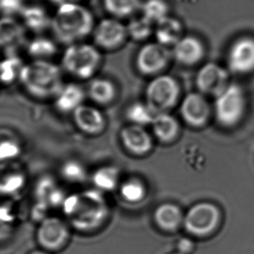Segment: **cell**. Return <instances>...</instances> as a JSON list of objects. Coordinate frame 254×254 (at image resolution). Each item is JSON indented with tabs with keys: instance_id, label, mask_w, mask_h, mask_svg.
<instances>
[{
	"instance_id": "cell-15",
	"label": "cell",
	"mask_w": 254,
	"mask_h": 254,
	"mask_svg": "<svg viewBox=\"0 0 254 254\" xmlns=\"http://www.w3.org/2000/svg\"><path fill=\"white\" fill-rule=\"evenodd\" d=\"M67 194L60 186V181L50 176H44L39 179L33 190L34 200L45 204L51 210L54 208L61 210Z\"/></svg>"
},
{
	"instance_id": "cell-35",
	"label": "cell",
	"mask_w": 254,
	"mask_h": 254,
	"mask_svg": "<svg viewBox=\"0 0 254 254\" xmlns=\"http://www.w3.org/2000/svg\"><path fill=\"white\" fill-rule=\"evenodd\" d=\"M145 187L136 180H128L120 187V195L126 201L135 203L141 200L145 196Z\"/></svg>"
},
{
	"instance_id": "cell-14",
	"label": "cell",
	"mask_w": 254,
	"mask_h": 254,
	"mask_svg": "<svg viewBox=\"0 0 254 254\" xmlns=\"http://www.w3.org/2000/svg\"><path fill=\"white\" fill-rule=\"evenodd\" d=\"M228 80L226 69L217 64L208 63L198 71L196 83L200 92L217 97L230 85Z\"/></svg>"
},
{
	"instance_id": "cell-13",
	"label": "cell",
	"mask_w": 254,
	"mask_h": 254,
	"mask_svg": "<svg viewBox=\"0 0 254 254\" xmlns=\"http://www.w3.org/2000/svg\"><path fill=\"white\" fill-rule=\"evenodd\" d=\"M230 70L247 74L254 70V39L244 37L233 43L228 54Z\"/></svg>"
},
{
	"instance_id": "cell-21",
	"label": "cell",
	"mask_w": 254,
	"mask_h": 254,
	"mask_svg": "<svg viewBox=\"0 0 254 254\" xmlns=\"http://www.w3.org/2000/svg\"><path fill=\"white\" fill-rule=\"evenodd\" d=\"M121 140L125 147L133 153L143 154L152 148V139L143 127L131 125L121 131Z\"/></svg>"
},
{
	"instance_id": "cell-27",
	"label": "cell",
	"mask_w": 254,
	"mask_h": 254,
	"mask_svg": "<svg viewBox=\"0 0 254 254\" xmlns=\"http://www.w3.org/2000/svg\"><path fill=\"white\" fill-rule=\"evenodd\" d=\"M119 170L111 166H100L92 172L90 176L93 188L103 193L114 190L119 185Z\"/></svg>"
},
{
	"instance_id": "cell-33",
	"label": "cell",
	"mask_w": 254,
	"mask_h": 254,
	"mask_svg": "<svg viewBox=\"0 0 254 254\" xmlns=\"http://www.w3.org/2000/svg\"><path fill=\"white\" fill-rule=\"evenodd\" d=\"M106 11L114 18H126L140 6V0H102Z\"/></svg>"
},
{
	"instance_id": "cell-30",
	"label": "cell",
	"mask_w": 254,
	"mask_h": 254,
	"mask_svg": "<svg viewBox=\"0 0 254 254\" xmlns=\"http://www.w3.org/2000/svg\"><path fill=\"white\" fill-rule=\"evenodd\" d=\"M152 125L156 136L162 141L172 140L176 137L179 131V124L177 120L167 113H158Z\"/></svg>"
},
{
	"instance_id": "cell-41",
	"label": "cell",
	"mask_w": 254,
	"mask_h": 254,
	"mask_svg": "<svg viewBox=\"0 0 254 254\" xmlns=\"http://www.w3.org/2000/svg\"></svg>"
},
{
	"instance_id": "cell-11",
	"label": "cell",
	"mask_w": 254,
	"mask_h": 254,
	"mask_svg": "<svg viewBox=\"0 0 254 254\" xmlns=\"http://www.w3.org/2000/svg\"><path fill=\"white\" fill-rule=\"evenodd\" d=\"M169 60V51L166 46L159 43H151L143 46L138 52L136 64L141 73L152 75L162 71Z\"/></svg>"
},
{
	"instance_id": "cell-20",
	"label": "cell",
	"mask_w": 254,
	"mask_h": 254,
	"mask_svg": "<svg viewBox=\"0 0 254 254\" xmlns=\"http://www.w3.org/2000/svg\"><path fill=\"white\" fill-rule=\"evenodd\" d=\"M204 54L205 48L201 41L191 36L184 37L173 46V56L177 61L187 65L198 63Z\"/></svg>"
},
{
	"instance_id": "cell-18",
	"label": "cell",
	"mask_w": 254,
	"mask_h": 254,
	"mask_svg": "<svg viewBox=\"0 0 254 254\" xmlns=\"http://www.w3.org/2000/svg\"><path fill=\"white\" fill-rule=\"evenodd\" d=\"M19 17L25 29L38 35L51 29L53 15L42 4H26Z\"/></svg>"
},
{
	"instance_id": "cell-19",
	"label": "cell",
	"mask_w": 254,
	"mask_h": 254,
	"mask_svg": "<svg viewBox=\"0 0 254 254\" xmlns=\"http://www.w3.org/2000/svg\"><path fill=\"white\" fill-rule=\"evenodd\" d=\"M15 163L4 164L0 171V196H17L25 188L26 174L20 167L14 166Z\"/></svg>"
},
{
	"instance_id": "cell-23",
	"label": "cell",
	"mask_w": 254,
	"mask_h": 254,
	"mask_svg": "<svg viewBox=\"0 0 254 254\" xmlns=\"http://www.w3.org/2000/svg\"><path fill=\"white\" fill-rule=\"evenodd\" d=\"M89 173L85 164L78 159H67L64 161L59 170V180L71 186H83L90 180Z\"/></svg>"
},
{
	"instance_id": "cell-3",
	"label": "cell",
	"mask_w": 254,
	"mask_h": 254,
	"mask_svg": "<svg viewBox=\"0 0 254 254\" xmlns=\"http://www.w3.org/2000/svg\"><path fill=\"white\" fill-rule=\"evenodd\" d=\"M19 83L29 95L39 100L54 99L63 87V70L52 60L25 63Z\"/></svg>"
},
{
	"instance_id": "cell-12",
	"label": "cell",
	"mask_w": 254,
	"mask_h": 254,
	"mask_svg": "<svg viewBox=\"0 0 254 254\" xmlns=\"http://www.w3.org/2000/svg\"><path fill=\"white\" fill-rule=\"evenodd\" d=\"M26 32L20 20L13 17L0 16V49L7 54H17V52L26 46Z\"/></svg>"
},
{
	"instance_id": "cell-39",
	"label": "cell",
	"mask_w": 254,
	"mask_h": 254,
	"mask_svg": "<svg viewBox=\"0 0 254 254\" xmlns=\"http://www.w3.org/2000/svg\"><path fill=\"white\" fill-rule=\"evenodd\" d=\"M27 254H53L47 252V251L43 250L41 248H36L34 250L30 251Z\"/></svg>"
},
{
	"instance_id": "cell-38",
	"label": "cell",
	"mask_w": 254,
	"mask_h": 254,
	"mask_svg": "<svg viewBox=\"0 0 254 254\" xmlns=\"http://www.w3.org/2000/svg\"><path fill=\"white\" fill-rule=\"evenodd\" d=\"M179 247H180V254H186L192 250V244L190 240H181Z\"/></svg>"
},
{
	"instance_id": "cell-34",
	"label": "cell",
	"mask_w": 254,
	"mask_h": 254,
	"mask_svg": "<svg viewBox=\"0 0 254 254\" xmlns=\"http://www.w3.org/2000/svg\"><path fill=\"white\" fill-rule=\"evenodd\" d=\"M143 17L152 23H159L168 17V6L164 0H146L142 4Z\"/></svg>"
},
{
	"instance_id": "cell-37",
	"label": "cell",
	"mask_w": 254,
	"mask_h": 254,
	"mask_svg": "<svg viewBox=\"0 0 254 254\" xmlns=\"http://www.w3.org/2000/svg\"><path fill=\"white\" fill-rule=\"evenodd\" d=\"M25 5V0H0V16L16 18L20 16Z\"/></svg>"
},
{
	"instance_id": "cell-40",
	"label": "cell",
	"mask_w": 254,
	"mask_h": 254,
	"mask_svg": "<svg viewBox=\"0 0 254 254\" xmlns=\"http://www.w3.org/2000/svg\"><path fill=\"white\" fill-rule=\"evenodd\" d=\"M53 1L57 4V6H59V5L64 4V3H67V2H78L79 0H53Z\"/></svg>"
},
{
	"instance_id": "cell-28",
	"label": "cell",
	"mask_w": 254,
	"mask_h": 254,
	"mask_svg": "<svg viewBox=\"0 0 254 254\" xmlns=\"http://www.w3.org/2000/svg\"><path fill=\"white\" fill-rule=\"evenodd\" d=\"M25 64L17 54H7L0 60V84L11 85L19 82Z\"/></svg>"
},
{
	"instance_id": "cell-6",
	"label": "cell",
	"mask_w": 254,
	"mask_h": 254,
	"mask_svg": "<svg viewBox=\"0 0 254 254\" xmlns=\"http://www.w3.org/2000/svg\"><path fill=\"white\" fill-rule=\"evenodd\" d=\"M245 108L246 97L243 89L236 84H230L216 97V119L225 127L236 125L243 116Z\"/></svg>"
},
{
	"instance_id": "cell-26",
	"label": "cell",
	"mask_w": 254,
	"mask_h": 254,
	"mask_svg": "<svg viewBox=\"0 0 254 254\" xmlns=\"http://www.w3.org/2000/svg\"><path fill=\"white\" fill-rule=\"evenodd\" d=\"M23 151L24 145L16 135L0 131V165L16 162Z\"/></svg>"
},
{
	"instance_id": "cell-16",
	"label": "cell",
	"mask_w": 254,
	"mask_h": 254,
	"mask_svg": "<svg viewBox=\"0 0 254 254\" xmlns=\"http://www.w3.org/2000/svg\"><path fill=\"white\" fill-rule=\"evenodd\" d=\"M184 120L193 127H201L210 116V107L206 99L199 93H189L184 99L180 107Z\"/></svg>"
},
{
	"instance_id": "cell-10",
	"label": "cell",
	"mask_w": 254,
	"mask_h": 254,
	"mask_svg": "<svg viewBox=\"0 0 254 254\" xmlns=\"http://www.w3.org/2000/svg\"><path fill=\"white\" fill-rule=\"evenodd\" d=\"M71 116L75 127L86 136H99L106 129V117L96 106L83 104L75 110Z\"/></svg>"
},
{
	"instance_id": "cell-5",
	"label": "cell",
	"mask_w": 254,
	"mask_h": 254,
	"mask_svg": "<svg viewBox=\"0 0 254 254\" xmlns=\"http://www.w3.org/2000/svg\"><path fill=\"white\" fill-rule=\"evenodd\" d=\"M73 233L63 216L50 214L37 225L36 243L43 250L53 254H59L69 247Z\"/></svg>"
},
{
	"instance_id": "cell-22",
	"label": "cell",
	"mask_w": 254,
	"mask_h": 254,
	"mask_svg": "<svg viewBox=\"0 0 254 254\" xmlns=\"http://www.w3.org/2000/svg\"><path fill=\"white\" fill-rule=\"evenodd\" d=\"M86 95L98 106H107L117 95L116 86L107 78H92L86 88Z\"/></svg>"
},
{
	"instance_id": "cell-25",
	"label": "cell",
	"mask_w": 254,
	"mask_h": 254,
	"mask_svg": "<svg viewBox=\"0 0 254 254\" xmlns=\"http://www.w3.org/2000/svg\"><path fill=\"white\" fill-rule=\"evenodd\" d=\"M182 25L176 18L166 17L157 24L155 35L158 43L164 46H175L182 39Z\"/></svg>"
},
{
	"instance_id": "cell-4",
	"label": "cell",
	"mask_w": 254,
	"mask_h": 254,
	"mask_svg": "<svg viewBox=\"0 0 254 254\" xmlns=\"http://www.w3.org/2000/svg\"><path fill=\"white\" fill-rule=\"evenodd\" d=\"M99 49L88 43H75L65 47L61 57V68L68 75L80 80L92 79L101 64Z\"/></svg>"
},
{
	"instance_id": "cell-29",
	"label": "cell",
	"mask_w": 254,
	"mask_h": 254,
	"mask_svg": "<svg viewBox=\"0 0 254 254\" xmlns=\"http://www.w3.org/2000/svg\"><path fill=\"white\" fill-rule=\"evenodd\" d=\"M18 218L14 208L8 203L0 204V245L12 239L18 227Z\"/></svg>"
},
{
	"instance_id": "cell-9",
	"label": "cell",
	"mask_w": 254,
	"mask_h": 254,
	"mask_svg": "<svg viewBox=\"0 0 254 254\" xmlns=\"http://www.w3.org/2000/svg\"><path fill=\"white\" fill-rule=\"evenodd\" d=\"M127 29L117 18H104L96 24L92 39L99 49L114 50L120 47L127 38Z\"/></svg>"
},
{
	"instance_id": "cell-8",
	"label": "cell",
	"mask_w": 254,
	"mask_h": 254,
	"mask_svg": "<svg viewBox=\"0 0 254 254\" xmlns=\"http://www.w3.org/2000/svg\"><path fill=\"white\" fill-rule=\"evenodd\" d=\"M219 209L209 203H200L189 210L185 217V226L189 233L205 236L212 233L219 225Z\"/></svg>"
},
{
	"instance_id": "cell-31",
	"label": "cell",
	"mask_w": 254,
	"mask_h": 254,
	"mask_svg": "<svg viewBox=\"0 0 254 254\" xmlns=\"http://www.w3.org/2000/svg\"><path fill=\"white\" fill-rule=\"evenodd\" d=\"M155 220L162 229L173 231L181 224L183 215L180 209L176 205L166 204L157 209Z\"/></svg>"
},
{
	"instance_id": "cell-32",
	"label": "cell",
	"mask_w": 254,
	"mask_h": 254,
	"mask_svg": "<svg viewBox=\"0 0 254 254\" xmlns=\"http://www.w3.org/2000/svg\"><path fill=\"white\" fill-rule=\"evenodd\" d=\"M157 114L158 113L147 103H134L127 111V119L140 127L152 124Z\"/></svg>"
},
{
	"instance_id": "cell-17",
	"label": "cell",
	"mask_w": 254,
	"mask_h": 254,
	"mask_svg": "<svg viewBox=\"0 0 254 254\" xmlns=\"http://www.w3.org/2000/svg\"><path fill=\"white\" fill-rule=\"evenodd\" d=\"M86 91L77 83L64 84L54 98L55 109L63 114H72L75 110L85 104Z\"/></svg>"
},
{
	"instance_id": "cell-2",
	"label": "cell",
	"mask_w": 254,
	"mask_h": 254,
	"mask_svg": "<svg viewBox=\"0 0 254 254\" xmlns=\"http://www.w3.org/2000/svg\"><path fill=\"white\" fill-rule=\"evenodd\" d=\"M95 25L90 9L78 2H67L57 6L50 30L57 42L67 46L83 42L92 35Z\"/></svg>"
},
{
	"instance_id": "cell-24",
	"label": "cell",
	"mask_w": 254,
	"mask_h": 254,
	"mask_svg": "<svg viewBox=\"0 0 254 254\" xmlns=\"http://www.w3.org/2000/svg\"><path fill=\"white\" fill-rule=\"evenodd\" d=\"M57 43L55 39L40 34L27 42L25 49L32 60H52L58 53Z\"/></svg>"
},
{
	"instance_id": "cell-7",
	"label": "cell",
	"mask_w": 254,
	"mask_h": 254,
	"mask_svg": "<svg viewBox=\"0 0 254 254\" xmlns=\"http://www.w3.org/2000/svg\"><path fill=\"white\" fill-rule=\"evenodd\" d=\"M180 95L176 80L169 75H160L154 78L146 88V103L156 113H166L175 106Z\"/></svg>"
},
{
	"instance_id": "cell-36",
	"label": "cell",
	"mask_w": 254,
	"mask_h": 254,
	"mask_svg": "<svg viewBox=\"0 0 254 254\" xmlns=\"http://www.w3.org/2000/svg\"><path fill=\"white\" fill-rule=\"evenodd\" d=\"M152 23L142 17L130 22L127 26V34L131 36L134 40H144L152 34Z\"/></svg>"
},
{
	"instance_id": "cell-1",
	"label": "cell",
	"mask_w": 254,
	"mask_h": 254,
	"mask_svg": "<svg viewBox=\"0 0 254 254\" xmlns=\"http://www.w3.org/2000/svg\"><path fill=\"white\" fill-rule=\"evenodd\" d=\"M61 212L74 233L87 236L102 228L110 208L105 193L92 187L68 193Z\"/></svg>"
}]
</instances>
